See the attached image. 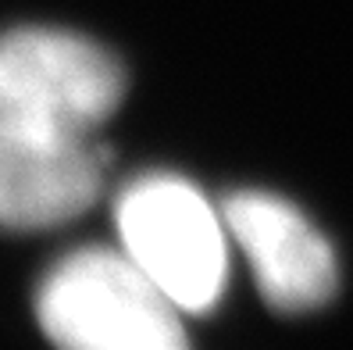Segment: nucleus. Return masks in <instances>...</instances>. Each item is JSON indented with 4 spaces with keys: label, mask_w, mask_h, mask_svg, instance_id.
I'll use <instances>...</instances> for the list:
<instances>
[{
    "label": "nucleus",
    "mask_w": 353,
    "mask_h": 350,
    "mask_svg": "<svg viewBox=\"0 0 353 350\" xmlns=\"http://www.w3.org/2000/svg\"><path fill=\"white\" fill-rule=\"evenodd\" d=\"M114 225L125 254L182 311L200 315L218 304L228 275V225L190 179L143 175L129 182L118 193Z\"/></svg>",
    "instance_id": "3"
},
{
    "label": "nucleus",
    "mask_w": 353,
    "mask_h": 350,
    "mask_svg": "<svg viewBox=\"0 0 353 350\" xmlns=\"http://www.w3.org/2000/svg\"><path fill=\"white\" fill-rule=\"evenodd\" d=\"M121 93L118 57L86 36L47 26L0 36V136L90 139Z\"/></svg>",
    "instance_id": "2"
},
{
    "label": "nucleus",
    "mask_w": 353,
    "mask_h": 350,
    "mask_svg": "<svg viewBox=\"0 0 353 350\" xmlns=\"http://www.w3.org/2000/svg\"><path fill=\"white\" fill-rule=\"evenodd\" d=\"M103 161L90 139L0 136V233L79 218L103 186Z\"/></svg>",
    "instance_id": "5"
},
{
    "label": "nucleus",
    "mask_w": 353,
    "mask_h": 350,
    "mask_svg": "<svg viewBox=\"0 0 353 350\" xmlns=\"http://www.w3.org/2000/svg\"><path fill=\"white\" fill-rule=\"evenodd\" d=\"M182 315L125 246H82L36 290L39 329L72 350H175L185 343Z\"/></svg>",
    "instance_id": "1"
},
{
    "label": "nucleus",
    "mask_w": 353,
    "mask_h": 350,
    "mask_svg": "<svg viewBox=\"0 0 353 350\" xmlns=\"http://www.w3.org/2000/svg\"><path fill=\"white\" fill-rule=\"evenodd\" d=\"M228 236L250 257L268 304L310 311L336 293V254L310 218L289 200L264 190H239L221 204Z\"/></svg>",
    "instance_id": "4"
}]
</instances>
